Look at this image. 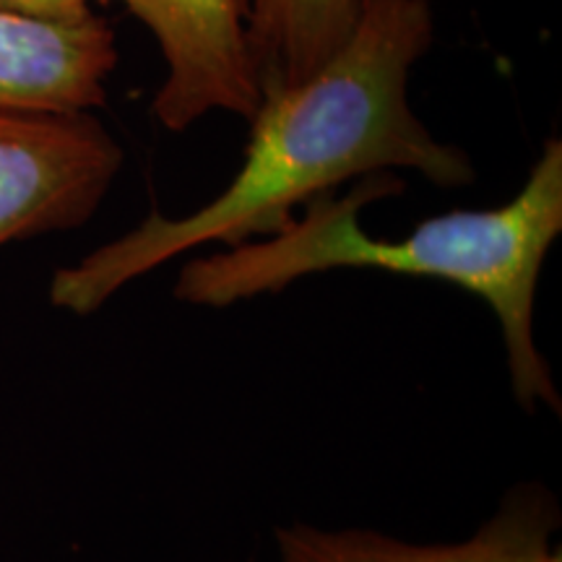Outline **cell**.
I'll return each instance as SVG.
<instances>
[{
	"label": "cell",
	"instance_id": "6",
	"mask_svg": "<svg viewBox=\"0 0 562 562\" xmlns=\"http://www.w3.org/2000/svg\"><path fill=\"white\" fill-rule=\"evenodd\" d=\"M115 30L102 16L42 19L0 9V110L91 112L108 102Z\"/></svg>",
	"mask_w": 562,
	"mask_h": 562
},
{
	"label": "cell",
	"instance_id": "1",
	"mask_svg": "<svg viewBox=\"0 0 562 562\" xmlns=\"http://www.w3.org/2000/svg\"><path fill=\"white\" fill-rule=\"evenodd\" d=\"M432 34L430 0H360L339 50L305 81L263 97L240 170L220 195L182 216L154 211L63 266L50 305L87 318L159 266L206 245L277 235L300 206L370 175L412 170L438 188L469 186V154L435 138L409 102V74Z\"/></svg>",
	"mask_w": 562,
	"mask_h": 562
},
{
	"label": "cell",
	"instance_id": "8",
	"mask_svg": "<svg viewBox=\"0 0 562 562\" xmlns=\"http://www.w3.org/2000/svg\"><path fill=\"white\" fill-rule=\"evenodd\" d=\"M3 11L30 13V16L42 19H83L89 16L91 3L89 0H0Z\"/></svg>",
	"mask_w": 562,
	"mask_h": 562
},
{
	"label": "cell",
	"instance_id": "7",
	"mask_svg": "<svg viewBox=\"0 0 562 562\" xmlns=\"http://www.w3.org/2000/svg\"><path fill=\"white\" fill-rule=\"evenodd\" d=\"M360 0H250L248 47L261 97L315 74L349 40Z\"/></svg>",
	"mask_w": 562,
	"mask_h": 562
},
{
	"label": "cell",
	"instance_id": "3",
	"mask_svg": "<svg viewBox=\"0 0 562 562\" xmlns=\"http://www.w3.org/2000/svg\"><path fill=\"white\" fill-rule=\"evenodd\" d=\"M123 149L91 112L0 110V248L87 224Z\"/></svg>",
	"mask_w": 562,
	"mask_h": 562
},
{
	"label": "cell",
	"instance_id": "5",
	"mask_svg": "<svg viewBox=\"0 0 562 562\" xmlns=\"http://www.w3.org/2000/svg\"><path fill=\"white\" fill-rule=\"evenodd\" d=\"M560 508L542 484H518L472 537L451 544H414L372 529H273L279 562H562Z\"/></svg>",
	"mask_w": 562,
	"mask_h": 562
},
{
	"label": "cell",
	"instance_id": "9",
	"mask_svg": "<svg viewBox=\"0 0 562 562\" xmlns=\"http://www.w3.org/2000/svg\"><path fill=\"white\" fill-rule=\"evenodd\" d=\"M121 3H125V0H121Z\"/></svg>",
	"mask_w": 562,
	"mask_h": 562
},
{
	"label": "cell",
	"instance_id": "2",
	"mask_svg": "<svg viewBox=\"0 0 562 562\" xmlns=\"http://www.w3.org/2000/svg\"><path fill=\"white\" fill-rule=\"evenodd\" d=\"M404 188L402 178L381 172L351 182L344 195L313 199L277 235L182 263L175 297L229 307L339 269L446 281L482 300L497 318L516 404L529 414L550 409L560 417L562 396L537 347L533 311L542 266L562 235V140H547L521 191L503 206L446 211L404 237L370 235L360 211L402 195Z\"/></svg>",
	"mask_w": 562,
	"mask_h": 562
},
{
	"label": "cell",
	"instance_id": "4",
	"mask_svg": "<svg viewBox=\"0 0 562 562\" xmlns=\"http://www.w3.org/2000/svg\"><path fill=\"white\" fill-rule=\"evenodd\" d=\"M149 26L167 63L151 115L161 128L182 133L209 112L250 121L261 87L248 47L250 0H125Z\"/></svg>",
	"mask_w": 562,
	"mask_h": 562
}]
</instances>
